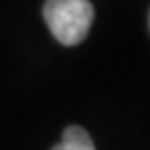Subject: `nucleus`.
<instances>
[{"label": "nucleus", "mask_w": 150, "mask_h": 150, "mask_svg": "<svg viewBox=\"0 0 150 150\" xmlns=\"http://www.w3.org/2000/svg\"><path fill=\"white\" fill-rule=\"evenodd\" d=\"M42 15L54 40L63 46L81 44L94 23L90 0H46Z\"/></svg>", "instance_id": "f257e3e1"}, {"label": "nucleus", "mask_w": 150, "mask_h": 150, "mask_svg": "<svg viewBox=\"0 0 150 150\" xmlns=\"http://www.w3.org/2000/svg\"><path fill=\"white\" fill-rule=\"evenodd\" d=\"M50 150H96L90 134L79 125H69L63 131V140L54 144Z\"/></svg>", "instance_id": "f03ea898"}]
</instances>
